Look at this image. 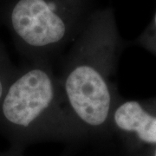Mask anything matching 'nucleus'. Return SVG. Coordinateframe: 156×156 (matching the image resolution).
<instances>
[{
    "label": "nucleus",
    "instance_id": "obj_1",
    "mask_svg": "<svg viewBox=\"0 0 156 156\" xmlns=\"http://www.w3.org/2000/svg\"><path fill=\"white\" fill-rule=\"evenodd\" d=\"M118 41L109 9L90 14L58 76L74 121L84 139L108 137L117 106L112 82Z\"/></svg>",
    "mask_w": 156,
    "mask_h": 156
},
{
    "label": "nucleus",
    "instance_id": "obj_2",
    "mask_svg": "<svg viewBox=\"0 0 156 156\" xmlns=\"http://www.w3.org/2000/svg\"><path fill=\"white\" fill-rule=\"evenodd\" d=\"M0 131L19 150L41 141L84 139L49 61L17 69L0 103Z\"/></svg>",
    "mask_w": 156,
    "mask_h": 156
},
{
    "label": "nucleus",
    "instance_id": "obj_3",
    "mask_svg": "<svg viewBox=\"0 0 156 156\" xmlns=\"http://www.w3.org/2000/svg\"><path fill=\"white\" fill-rule=\"evenodd\" d=\"M84 0H17L10 23L29 61L47 60L76 38L89 15Z\"/></svg>",
    "mask_w": 156,
    "mask_h": 156
},
{
    "label": "nucleus",
    "instance_id": "obj_4",
    "mask_svg": "<svg viewBox=\"0 0 156 156\" xmlns=\"http://www.w3.org/2000/svg\"><path fill=\"white\" fill-rule=\"evenodd\" d=\"M133 136L146 144H156V113L137 101L118 103L111 118V133Z\"/></svg>",
    "mask_w": 156,
    "mask_h": 156
},
{
    "label": "nucleus",
    "instance_id": "obj_5",
    "mask_svg": "<svg viewBox=\"0 0 156 156\" xmlns=\"http://www.w3.org/2000/svg\"><path fill=\"white\" fill-rule=\"evenodd\" d=\"M16 70L17 69L11 64L9 56L0 48V103Z\"/></svg>",
    "mask_w": 156,
    "mask_h": 156
},
{
    "label": "nucleus",
    "instance_id": "obj_6",
    "mask_svg": "<svg viewBox=\"0 0 156 156\" xmlns=\"http://www.w3.org/2000/svg\"><path fill=\"white\" fill-rule=\"evenodd\" d=\"M0 156H26L23 154V150H19L11 147L8 150L0 152Z\"/></svg>",
    "mask_w": 156,
    "mask_h": 156
},
{
    "label": "nucleus",
    "instance_id": "obj_7",
    "mask_svg": "<svg viewBox=\"0 0 156 156\" xmlns=\"http://www.w3.org/2000/svg\"><path fill=\"white\" fill-rule=\"evenodd\" d=\"M154 24H155V26H156V14H155V17H154Z\"/></svg>",
    "mask_w": 156,
    "mask_h": 156
},
{
    "label": "nucleus",
    "instance_id": "obj_8",
    "mask_svg": "<svg viewBox=\"0 0 156 156\" xmlns=\"http://www.w3.org/2000/svg\"><path fill=\"white\" fill-rule=\"evenodd\" d=\"M153 156H156V148H155V150H154V155Z\"/></svg>",
    "mask_w": 156,
    "mask_h": 156
}]
</instances>
